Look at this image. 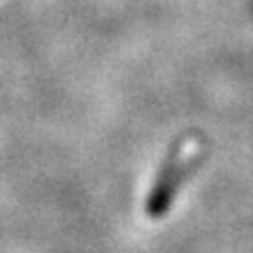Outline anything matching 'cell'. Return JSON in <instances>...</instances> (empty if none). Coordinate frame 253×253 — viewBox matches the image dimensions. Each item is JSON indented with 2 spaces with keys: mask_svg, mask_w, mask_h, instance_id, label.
Here are the masks:
<instances>
[{
  "mask_svg": "<svg viewBox=\"0 0 253 253\" xmlns=\"http://www.w3.org/2000/svg\"><path fill=\"white\" fill-rule=\"evenodd\" d=\"M187 160H189V149H180L173 156V160L169 162V167L165 169V173L160 175V180H158L156 189H153L151 198H149V205H147V211L151 215H160L169 207L171 196H173L175 187H178L180 171H182V165H187Z\"/></svg>",
  "mask_w": 253,
  "mask_h": 253,
  "instance_id": "6da1fadb",
  "label": "cell"
}]
</instances>
